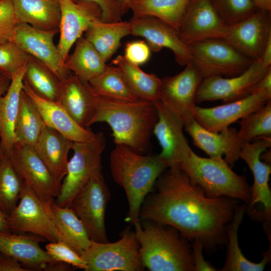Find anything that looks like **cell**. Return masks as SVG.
I'll list each match as a JSON object with an SVG mask.
<instances>
[{
  "instance_id": "6da1fadb",
  "label": "cell",
  "mask_w": 271,
  "mask_h": 271,
  "mask_svg": "<svg viewBox=\"0 0 271 271\" xmlns=\"http://www.w3.org/2000/svg\"><path fill=\"white\" fill-rule=\"evenodd\" d=\"M156 181V192L143 202L139 219L176 229L186 239L213 248L227 240L226 225L235 205L231 198L211 197L178 167Z\"/></svg>"
},
{
  "instance_id": "7a4b0ae2",
  "label": "cell",
  "mask_w": 271,
  "mask_h": 271,
  "mask_svg": "<svg viewBox=\"0 0 271 271\" xmlns=\"http://www.w3.org/2000/svg\"><path fill=\"white\" fill-rule=\"evenodd\" d=\"M158 115L154 103L138 99L118 100L96 96L91 125L104 122L112 131L115 144L126 146L140 154L148 151Z\"/></svg>"
},
{
  "instance_id": "3957f363",
  "label": "cell",
  "mask_w": 271,
  "mask_h": 271,
  "mask_svg": "<svg viewBox=\"0 0 271 271\" xmlns=\"http://www.w3.org/2000/svg\"><path fill=\"white\" fill-rule=\"evenodd\" d=\"M109 160L112 178L124 189L127 198L128 211L125 221L134 225L140 221L146 197L169 165L158 155L144 156L123 145L115 144Z\"/></svg>"
},
{
  "instance_id": "277c9868",
  "label": "cell",
  "mask_w": 271,
  "mask_h": 271,
  "mask_svg": "<svg viewBox=\"0 0 271 271\" xmlns=\"http://www.w3.org/2000/svg\"><path fill=\"white\" fill-rule=\"evenodd\" d=\"M133 225L143 264L150 271H193L192 250L179 232L168 225L144 220Z\"/></svg>"
},
{
  "instance_id": "5b68a950",
  "label": "cell",
  "mask_w": 271,
  "mask_h": 271,
  "mask_svg": "<svg viewBox=\"0 0 271 271\" xmlns=\"http://www.w3.org/2000/svg\"><path fill=\"white\" fill-rule=\"evenodd\" d=\"M179 167L209 197L250 201V188L245 178L234 172L224 159L201 157L191 149Z\"/></svg>"
},
{
  "instance_id": "8992f818",
  "label": "cell",
  "mask_w": 271,
  "mask_h": 271,
  "mask_svg": "<svg viewBox=\"0 0 271 271\" xmlns=\"http://www.w3.org/2000/svg\"><path fill=\"white\" fill-rule=\"evenodd\" d=\"M104 134L98 132L91 140L73 142V155L68 161L67 172L59 193L54 199L58 205L69 207L75 196L95 175L101 172V155L105 147Z\"/></svg>"
},
{
  "instance_id": "52a82bcc",
  "label": "cell",
  "mask_w": 271,
  "mask_h": 271,
  "mask_svg": "<svg viewBox=\"0 0 271 271\" xmlns=\"http://www.w3.org/2000/svg\"><path fill=\"white\" fill-rule=\"evenodd\" d=\"M81 256L86 261L85 271H141L145 269L140 247L134 231L128 229L114 242L91 241Z\"/></svg>"
},
{
  "instance_id": "ba28073f",
  "label": "cell",
  "mask_w": 271,
  "mask_h": 271,
  "mask_svg": "<svg viewBox=\"0 0 271 271\" xmlns=\"http://www.w3.org/2000/svg\"><path fill=\"white\" fill-rule=\"evenodd\" d=\"M53 200L41 199L25 184L17 206L7 217L11 231L29 232L50 242L61 241L66 243L54 221L51 209Z\"/></svg>"
},
{
  "instance_id": "9c48e42d",
  "label": "cell",
  "mask_w": 271,
  "mask_h": 271,
  "mask_svg": "<svg viewBox=\"0 0 271 271\" xmlns=\"http://www.w3.org/2000/svg\"><path fill=\"white\" fill-rule=\"evenodd\" d=\"M191 62L203 78L230 77L245 71L254 60L243 55L223 39H210L189 45Z\"/></svg>"
},
{
  "instance_id": "30bf717a",
  "label": "cell",
  "mask_w": 271,
  "mask_h": 271,
  "mask_svg": "<svg viewBox=\"0 0 271 271\" xmlns=\"http://www.w3.org/2000/svg\"><path fill=\"white\" fill-rule=\"evenodd\" d=\"M109 198V189L100 172L89 180L69 206L84 225L91 241L108 242L105 214Z\"/></svg>"
},
{
  "instance_id": "8fae6325",
  "label": "cell",
  "mask_w": 271,
  "mask_h": 271,
  "mask_svg": "<svg viewBox=\"0 0 271 271\" xmlns=\"http://www.w3.org/2000/svg\"><path fill=\"white\" fill-rule=\"evenodd\" d=\"M271 67L263 65L260 59L254 60L241 74L230 77L204 78L197 90L195 103L222 100L225 103L243 98L250 94Z\"/></svg>"
},
{
  "instance_id": "7c38bea8",
  "label": "cell",
  "mask_w": 271,
  "mask_h": 271,
  "mask_svg": "<svg viewBox=\"0 0 271 271\" xmlns=\"http://www.w3.org/2000/svg\"><path fill=\"white\" fill-rule=\"evenodd\" d=\"M183 71L162 79L159 101L186 125L194 119L195 97L203 77L189 62Z\"/></svg>"
},
{
  "instance_id": "4fadbf2b",
  "label": "cell",
  "mask_w": 271,
  "mask_h": 271,
  "mask_svg": "<svg viewBox=\"0 0 271 271\" xmlns=\"http://www.w3.org/2000/svg\"><path fill=\"white\" fill-rule=\"evenodd\" d=\"M9 158L26 185L38 197L44 200L57 197L61 185L34 147L16 143Z\"/></svg>"
},
{
  "instance_id": "5bb4252c",
  "label": "cell",
  "mask_w": 271,
  "mask_h": 271,
  "mask_svg": "<svg viewBox=\"0 0 271 271\" xmlns=\"http://www.w3.org/2000/svg\"><path fill=\"white\" fill-rule=\"evenodd\" d=\"M269 100L270 92L254 88L246 97L222 105L208 108L196 105L193 117L205 129L220 132L238 119L260 109Z\"/></svg>"
},
{
  "instance_id": "9a60e30c",
  "label": "cell",
  "mask_w": 271,
  "mask_h": 271,
  "mask_svg": "<svg viewBox=\"0 0 271 271\" xmlns=\"http://www.w3.org/2000/svg\"><path fill=\"white\" fill-rule=\"evenodd\" d=\"M271 38L270 12L256 10L244 19L228 26L224 40L253 60L260 59Z\"/></svg>"
},
{
  "instance_id": "2e32d148",
  "label": "cell",
  "mask_w": 271,
  "mask_h": 271,
  "mask_svg": "<svg viewBox=\"0 0 271 271\" xmlns=\"http://www.w3.org/2000/svg\"><path fill=\"white\" fill-rule=\"evenodd\" d=\"M59 2L60 37L57 47L61 65L64 68V62L73 44L92 22L101 20L102 12L93 2L74 0H59Z\"/></svg>"
},
{
  "instance_id": "e0dca14e",
  "label": "cell",
  "mask_w": 271,
  "mask_h": 271,
  "mask_svg": "<svg viewBox=\"0 0 271 271\" xmlns=\"http://www.w3.org/2000/svg\"><path fill=\"white\" fill-rule=\"evenodd\" d=\"M227 28L210 0H190L177 31L182 41L189 46L210 39H224Z\"/></svg>"
},
{
  "instance_id": "ac0fdd59",
  "label": "cell",
  "mask_w": 271,
  "mask_h": 271,
  "mask_svg": "<svg viewBox=\"0 0 271 271\" xmlns=\"http://www.w3.org/2000/svg\"><path fill=\"white\" fill-rule=\"evenodd\" d=\"M130 35L145 39L152 51L163 48L173 53L177 63L185 66L191 62L189 46L181 40L178 31L166 22L152 16H134L130 19Z\"/></svg>"
},
{
  "instance_id": "d6986e66",
  "label": "cell",
  "mask_w": 271,
  "mask_h": 271,
  "mask_svg": "<svg viewBox=\"0 0 271 271\" xmlns=\"http://www.w3.org/2000/svg\"><path fill=\"white\" fill-rule=\"evenodd\" d=\"M58 32L59 29L42 30L19 23L12 41L28 55L44 63L61 80L70 71L61 65L58 47L54 43V37Z\"/></svg>"
},
{
  "instance_id": "ffe728a7",
  "label": "cell",
  "mask_w": 271,
  "mask_h": 271,
  "mask_svg": "<svg viewBox=\"0 0 271 271\" xmlns=\"http://www.w3.org/2000/svg\"><path fill=\"white\" fill-rule=\"evenodd\" d=\"M158 115L153 133L162 151L158 156L169 167H178L191 150L184 134V122L160 101L154 103Z\"/></svg>"
},
{
  "instance_id": "44dd1931",
  "label": "cell",
  "mask_w": 271,
  "mask_h": 271,
  "mask_svg": "<svg viewBox=\"0 0 271 271\" xmlns=\"http://www.w3.org/2000/svg\"><path fill=\"white\" fill-rule=\"evenodd\" d=\"M270 146L271 137L259 138L242 143L239 154V158L246 163L253 177L249 203L251 207L256 203H261L264 208L263 215L267 220L271 214V192L268 184L271 168L269 164L261 161V155Z\"/></svg>"
},
{
  "instance_id": "7402d4cb",
  "label": "cell",
  "mask_w": 271,
  "mask_h": 271,
  "mask_svg": "<svg viewBox=\"0 0 271 271\" xmlns=\"http://www.w3.org/2000/svg\"><path fill=\"white\" fill-rule=\"evenodd\" d=\"M187 132L191 137L194 145L203 151L209 158L215 160L223 159L231 168L239 159L242 143L237 130L232 127L220 131H209L194 119L184 126Z\"/></svg>"
},
{
  "instance_id": "603a6c76",
  "label": "cell",
  "mask_w": 271,
  "mask_h": 271,
  "mask_svg": "<svg viewBox=\"0 0 271 271\" xmlns=\"http://www.w3.org/2000/svg\"><path fill=\"white\" fill-rule=\"evenodd\" d=\"M96 95L88 83L70 73L60 80L57 102L80 126L87 128L95 111Z\"/></svg>"
},
{
  "instance_id": "cb8c5ba5",
  "label": "cell",
  "mask_w": 271,
  "mask_h": 271,
  "mask_svg": "<svg viewBox=\"0 0 271 271\" xmlns=\"http://www.w3.org/2000/svg\"><path fill=\"white\" fill-rule=\"evenodd\" d=\"M41 239L0 231V253L15 258L29 270H51L53 265L59 261L53 259L41 247L39 242Z\"/></svg>"
},
{
  "instance_id": "d4e9b609",
  "label": "cell",
  "mask_w": 271,
  "mask_h": 271,
  "mask_svg": "<svg viewBox=\"0 0 271 271\" xmlns=\"http://www.w3.org/2000/svg\"><path fill=\"white\" fill-rule=\"evenodd\" d=\"M23 90L36 104L47 126L73 142H88L95 137V133L78 124L57 101L38 96L24 81Z\"/></svg>"
},
{
  "instance_id": "484cf974",
  "label": "cell",
  "mask_w": 271,
  "mask_h": 271,
  "mask_svg": "<svg viewBox=\"0 0 271 271\" xmlns=\"http://www.w3.org/2000/svg\"><path fill=\"white\" fill-rule=\"evenodd\" d=\"M73 142L55 129L46 126L34 149L61 185L67 172L68 156Z\"/></svg>"
},
{
  "instance_id": "4316f807",
  "label": "cell",
  "mask_w": 271,
  "mask_h": 271,
  "mask_svg": "<svg viewBox=\"0 0 271 271\" xmlns=\"http://www.w3.org/2000/svg\"><path fill=\"white\" fill-rule=\"evenodd\" d=\"M25 66L12 78L7 92L0 98V140L3 152L10 157L16 143L15 127L21 94L23 89Z\"/></svg>"
},
{
  "instance_id": "83f0119b",
  "label": "cell",
  "mask_w": 271,
  "mask_h": 271,
  "mask_svg": "<svg viewBox=\"0 0 271 271\" xmlns=\"http://www.w3.org/2000/svg\"><path fill=\"white\" fill-rule=\"evenodd\" d=\"M19 23L42 30L58 29L60 20L59 0H12Z\"/></svg>"
},
{
  "instance_id": "f1b7e54d",
  "label": "cell",
  "mask_w": 271,
  "mask_h": 271,
  "mask_svg": "<svg viewBox=\"0 0 271 271\" xmlns=\"http://www.w3.org/2000/svg\"><path fill=\"white\" fill-rule=\"evenodd\" d=\"M130 35L129 21L92 22L85 32L84 38L107 62L120 46L121 39Z\"/></svg>"
},
{
  "instance_id": "f546056e",
  "label": "cell",
  "mask_w": 271,
  "mask_h": 271,
  "mask_svg": "<svg viewBox=\"0 0 271 271\" xmlns=\"http://www.w3.org/2000/svg\"><path fill=\"white\" fill-rule=\"evenodd\" d=\"M75 43L74 50L68 55L64 67L82 81L88 83L104 72L108 66L84 37H80Z\"/></svg>"
},
{
  "instance_id": "4dcf8cb0",
  "label": "cell",
  "mask_w": 271,
  "mask_h": 271,
  "mask_svg": "<svg viewBox=\"0 0 271 271\" xmlns=\"http://www.w3.org/2000/svg\"><path fill=\"white\" fill-rule=\"evenodd\" d=\"M244 205L235 208L231 222L226 227L228 239L226 258L221 271H262L270 258L269 250L258 263L250 261L242 254L238 244V231L245 213Z\"/></svg>"
},
{
  "instance_id": "1f68e13d",
  "label": "cell",
  "mask_w": 271,
  "mask_h": 271,
  "mask_svg": "<svg viewBox=\"0 0 271 271\" xmlns=\"http://www.w3.org/2000/svg\"><path fill=\"white\" fill-rule=\"evenodd\" d=\"M112 64L120 71L139 99L152 103L159 100L162 79L155 74L144 72L139 66L129 62L122 55L115 57Z\"/></svg>"
},
{
  "instance_id": "d6a6232c",
  "label": "cell",
  "mask_w": 271,
  "mask_h": 271,
  "mask_svg": "<svg viewBox=\"0 0 271 271\" xmlns=\"http://www.w3.org/2000/svg\"><path fill=\"white\" fill-rule=\"evenodd\" d=\"M46 126L36 104L23 89L15 127L16 143L34 148Z\"/></svg>"
},
{
  "instance_id": "836d02e7",
  "label": "cell",
  "mask_w": 271,
  "mask_h": 271,
  "mask_svg": "<svg viewBox=\"0 0 271 271\" xmlns=\"http://www.w3.org/2000/svg\"><path fill=\"white\" fill-rule=\"evenodd\" d=\"M51 209L56 226L66 243L81 256L91 242L84 225L71 208L58 205L54 199Z\"/></svg>"
},
{
  "instance_id": "e575fe53",
  "label": "cell",
  "mask_w": 271,
  "mask_h": 271,
  "mask_svg": "<svg viewBox=\"0 0 271 271\" xmlns=\"http://www.w3.org/2000/svg\"><path fill=\"white\" fill-rule=\"evenodd\" d=\"M190 0H132L129 4L134 16L157 18L177 30Z\"/></svg>"
},
{
  "instance_id": "d590c367",
  "label": "cell",
  "mask_w": 271,
  "mask_h": 271,
  "mask_svg": "<svg viewBox=\"0 0 271 271\" xmlns=\"http://www.w3.org/2000/svg\"><path fill=\"white\" fill-rule=\"evenodd\" d=\"M23 80L38 96L57 101L60 80L44 63L29 55Z\"/></svg>"
},
{
  "instance_id": "8d00e7d4",
  "label": "cell",
  "mask_w": 271,
  "mask_h": 271,
  "mask_svg": "<svg viewBox=\"0 0 271 271\" xmlns=\"http://www.w3.org/2000/svg\"><path fill=\"white\" fill-rule=\"evenodd\" d=\"M96 96L126 101L139 99L116 66H109L88 82Z\"/></svg>"
},
{
  "instance_id": "74e56055",
  "label": "cell",
  "mask_w": 271,
  "mask_h": 271,
  "mask_svg": "<svg viewBox=\"0 0 271 271\" xmlns=\"http://www.w3.org/2000/svg\"><path fill=\"white\" fill-rule=\"evenodd\" d=\"M24 185L10 158L4 156L0 163V210L7 216L17 206Z\"/></svg>"
},
{
  "instance_id": "f35d334b",
  "label": "cell",
  "mask_w": 271,
  "mask_h": 271,
  "mask_svg": "<svg viewBox=\"0 0 271 271\" xmlns=\"http://www.w3.org/2000/svg\"><path fill=\"white\" fill-rule=\"evenodd\" d=\"M237 131L241 143L261 137H271V100L261 108L240 119Z\"/></svg>"
},
{
  "instance_id": "ab89813d",
  "label": "cell",
  "mask_w": 271,
  "mask_h": 271,
  "mask_svg": "<svg viewBox=\"0 0 271 271\" xmlns=\"http://www.w3.org/2000/svg\"><path fill=\"white\" fill-rule=\"evenodd\" d=\"M221 20L227 26L249 16L256 9L251 0H210Z\"/></svg>"
},
{
  "instance_id": "60d3db41",
  "label": "cell",
  "mask_w": 271,
  "mask_h": 271,
  "mask_svg": "<svg viewBox=\"0 0 271 271\" xmlns=\"http://www.w3.org/2000/svg\"><path fill=\"white\" fill-rule=\"evenodd\" d=\"M28 56L12 41L0 43V72L12 79L25 66Z\"/></svg>"
},
{
  "instance_id": "b9f144b4",
  "label": "cell",
  "mask_w": 271,
  "mask_h": 271,
  "mask_svg": "<svg viewBox=\"0 0 271 271\" xmlns=\"http://www.w3.org/2000/svg\"><path fill=\"white\" fill-rule=\"evenodd\" d=\"M46 251L55 260L67 263L75 268L85 270L86 261L74 249L65 242L58 241L50 242Z\"/></svg>"
},
{
  "instance_id": "7bdbcfd3",
  "label": "cell",
  "mask_w": 271,
  "mask_h": 271,
  "mask_svg": "<svg viewBox=\"0 0 271 271\" xmlns=\"http://www.w3.org/2000/svg\"><path fill=\"white\" fill-rule=\"evenodd\" d=\"M19 22L15 15L12 0H0V43L12 41Z\"/></svg>"
},
{
  "instance_id": "ee69618b",
  "label": "cell",
  "mask_w": 271,
  "mask_h": 271,
  "mask_svg": "<svg viewBox=\"0 0 271 271\" xmlns=\"http://www.w3.org/2000/svg\"><path fill=\"white\" fill-rule=\"evenodd\" d=\"M151 53V50L147 42L136 40L125 44L123 56L129 62L139 66L149 61Z\"/></svg>"
},
{
  "instance_id": "f6af8a7d",
  "label": "cell",
  "mask_w": 271,
  "mask_h": 271,
  "mask_svg": "<svg viewBox=\"0 0 271 271\" xmlns=\"http://www.w3.org/2000/svg\"><path fill=\"white\" fill-rule=\"evenodd\" d=\"M84 1L96 4L102 12L101 21L104 22H116L121 21L123 16L118 6L112 0H74Z\"/></svg>"
},
{
  "instance_id": "bcb514c9",
  "label": "cell",
  "mask_w": 271,
  "mask_h": 271,
  "mask_svg": "<svg viewBox=\"0 0 271 271\" xmlns=\"http://www.w3.org/2000/svg\"><path fill=\"white\" fill-rule=\"evenodd\" d=\"M192 245V255L193 271H215L216 268L206 261L203 255L204 246L198 240H195Z\"/></svg>"
},
{
  "instance_id": "7dc6e473",
  "label": "cell",
  "mask_w": 271,
  "mask_h": 271,
  "mask_svg": "<svg viewBox=\"0 0 271 271\" xmlns=\"http://www.w3.org/2000/svg\"><path fill=\"white\" fill-rule=\"evenodd\" d=\"M15 258L0 253V271H28Z\"/></svg>"
},
{
  "instance_id": "c3c4849f",
  "label": "cell",
  "mask_w": 271,
  "mask_h": 271,
  "mask_svg": "<svg viewBox=\"0 0 271 271\" xmlns=\"http://www.w3.org/2000/svg\"><path fill=\"white\" fill-rule=\"evenodd\" d=\"M254 88L260 89L271 93V68L258 82Z\"/></svg>"
},
{
  "instance_id": "681fc988",
  "label": "cell",
  "mask_w": 271,
  "mask_h": 271,
  "mask_svg": "<svg viewBox=\"0 0 271 271\" xmlns=\"http://www.w3.org/2000/svg\"><path fill=\"white\" fill-rule=\"evenodd\" d=\"M260 60L265 67H271V38L267 42Z\"/></svg>"
},
{
  "instance_id": "f907efd6",
  "label": "cell",
  "mask_w": 271,
  "mask_h": 271,
  "mask_svg": "<svg viewBox=\"0 0 271 271\" xmlns=\"http://www.w3.org/2000/svg\"><path fill=\"white\" fill-rule=\"evenodd\" d=\"M12 79L0 72V98L7 92L11 83Z\"/></svg>"
},
{
  "instance_id": "816d5d0a",
  "label": "cell",
  "mask_w": 271,
  "mask_h": 271,
  "mask_svg": "<svg viewBox=\"0 0 271 271\" xmlns=\"http://www.w3.org/2000/svg\"><path fill=\"white\" fill-rule=\"evenodd\" d=\"M256 10L271 12V0H251Z\"/></svg>"
},
{
  "instance_id": "f5cc1de1",
  "label": "cell",
  "mask_w": 271,
  "mask_h": 271,
  "mask_svg": "<svg viewBox=\"0 0 271 271\" xmlns=\"http://www.w3.org/2000/svg\"><path fill=\"white\" fill-rule=\"evenodd\" d=\"M119 7L124 15L129 10V4L132 0H112Z\"/></svg>"
},
{
  "instance_id": "db71d44e",
  "label": "cell",
  "mask_w": 271,
  "mask_h": 271,
  "mask_svg": "<svg viewBox=\"0 0 271 271\" xmlns=\"http://www.w3.org/2000/svg\"><path fill=\"white\" fill-rule=\"evenodd\" d=\"M7 217V216L0 210V231L11 232L8 226Z\"/></svg>"
},
{
  "instance_id": "11a10c76",
  "label": "cell",
  "mask_w": 271,
  "mask_h": 271,
  "mask_svg": "<svg viewBox=\"0 0 271 271\" xmlns=\"http://www.w3.org/2000/svg\"><path fill=\"white\" fill-rule=\"evenodd\" d=\"M5 156L3 152L1 145V140H0V163L2 161L4 157Z\"/></svg>"
}]
</instances>
